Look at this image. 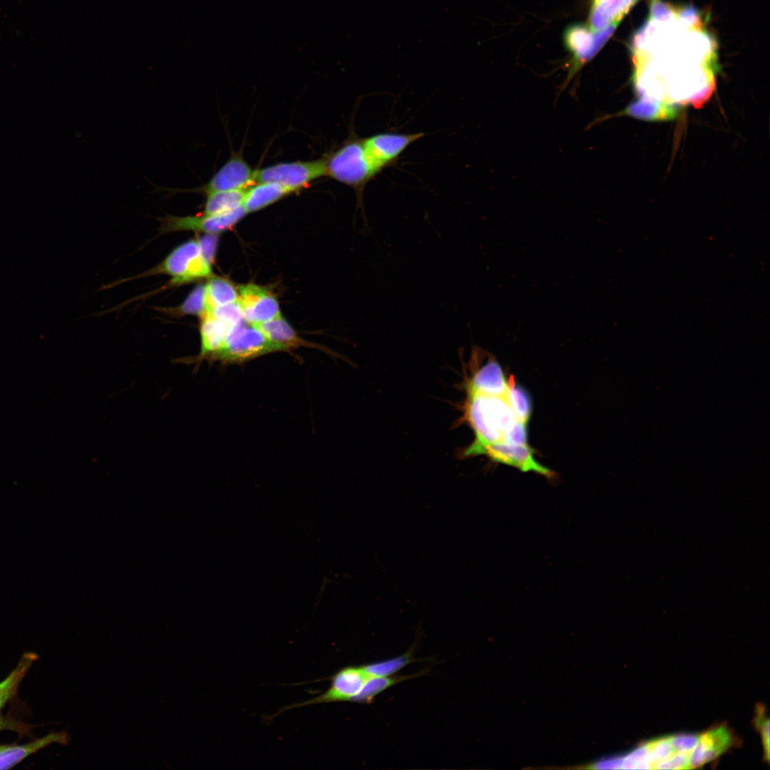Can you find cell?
<instances>
[{
    "label": "cell",
    "instance_id": "6da1fadb",
    "mask_svg": "<svg viewBox=\"0 0 770 770\" xmlns=\"http://www.w3.org/2000/svg\"><path fill=\"white\" fill-rule=\"evenodd\" d=\"M463 418L473 431V443L463 456H474L481 447L503 442L504 434L518 420L505 396L466 390Z\"/></svg>",
    "mask_w": 770,
    "mask_h": 770
},
{
    "label": "cell",
    "instance_id": "7a4b0ae2",
    "mask_svg": "<svg viewBox=\"0 0 770 770\" xmlns=\"http://www.w3.org/2000/svg\"><path fill=\"white\" fill-rule=\"evenodd\" d=\"M324 158L325 176L354 190L358 207L361 210L365 230L369 231L364 208L363 195L366 185L379 173L365 151L363 138L352 133L339 148Z\"/></svg>",
    "mask_w": 770,
    "mask_h": 770
},
{
    "label": "cell",
    "instance_id": "3957f363",
    "mask_svg": "<svg viewBox=\"0 0 770 770\" xmlns=\"http://www.w3.org/2000/svg\"><path fill=\"white\" fill-rule=\"evenodd\" d=\"M150 274H165L174 284H181L211 274V264L205 257L199 240H189L174 249Z\"/></svg>",
    "mask_w": 770,
    "mask_h": 770
},
{
    "label": "cell",
    "instance_id": "277c9868",
    "mask_svg": "<svg viewBox=\"0 0 770 770\" xmlns=\"http://www.w3.org/2000/svg\"><path fill=\"white\" fill-rule=\"evenodd\" d=\"M276 351L281 349L254 326L242 322L232 329L224 345L211 361L240 363Z\"/></svg>",
    "mask_w": 770,
    "mask_h": 770
},
{
    "label": "cell",
    "instance_id": "5b68a950",
    "mask_svg": "<svg viewBox=\"0 0 770 770\" xmlns=\"http://www.w3.org/2000/svg\"><path fill=\"white\" fill-rule=\"evenodd\" d=\"M323 176H325V160L320 158L279 163L259 169L255 172V183H277L295 192Z\"/></svg>",
    "mask_w": 770,
    "mask_h": 770
},
{
    "label": "cell",
    "instance_id": "8992f818",
    "mask_svg": "<svg viewBox=\"0 0 770 770\" xmlns=\"http://www.w3.org/2000/svg\"><path fill=\"white\" fill-rule=\"evenodd\" d=\"M369 677L362 665L344 667L329 678L330 685L324 692L302 702L284 707L272 717L294 708L327 703L352 702Z\"/></svg>",
    "mask_w": 770,
    "mask_h": 770
},
{
    "label": "cell",
    "instance_id": "52a82bcc",
    "mask_svg": "<svg viewBox=\"0 0 770 770\" xmlns=\"http://www.w3.org/2000/svg\"><path fill=\"white\" fill-rule=\"evenodd\" d=\"M423 135L422 132H383L363 138V143L371 164L379 173L392 165L409 145Z\"/></svg>",
    "mask_w": 770,
    "mask_h": 770
},
{
    "label": "cell",
    "instance_id": "ba28073f",
    "mask_svg": "<svg viewBox=\"0 0 770 770\" xmlns=\"http://www.w3.org/2000/svg\"><path fill=\"white\" fill-rule=\"evenodd\" d=\"M247 214L243 207L232 210L212 215L202 214L196 216L168 215L161 219L160 232L168 233L175 231L193 230L206 234H217L237 223Z\"/></svg>",
    "mask_w": 770,
    "mask_h": 770
},
{
    "label": "cell",
    "instance_id": "9c48e42d",
    "mask_svg": "<svg viewBox=\"0 0 770 770\" xmlns=\"http://www.w3.org/2000/svg\"><path fill=\"white\" fill-rule=\"evenodd\" d=\"M534 451L528 445H513L505 442L488 444L479 448L474 456L485 455L491 461L513 466L523 472H534L549 479L555 473L538 463Z\"/></svg>",
    "mask_w": 770,
    "mask_h": 770
},
{
    "label": "cell",
    "instance_id": "30bf717a",
    "mask_svg": "<svg viewBox=\"0 0 770 770\" xmlns=\"http://www.w3.org/2000/svg\"><path fill=\"white\" fill-rule=\"evenodd\" d=\"M615 23L601 31H593L581 24L571 26L564 35L565 44L573 54L575 71L591 59L603 46L616 29Z\"/></svg>",
    "mask_w": 770,
    "mask_h": 770
},
{
    "label": "cell",
    "instance_id": "8fae6325",
    "mask_svg": "<svg viewBox=\"0 0 770 770\" xmlns=\"http://www.w3.org/2000/svg\"><path fill=\"white\" fill-rule=\"evenodd\" d=\"M239 291V302L247 323L255 324L280 314L277 299L265 288L247 284L240 286Z\"/></svg>",
    "mask_w": 770,
    "mask_h": 770
},
{
    "label": "cell",
    "instance_id": "7c38bea8",
    "mask_svg": "<svg viewBox=\"0 0 770 770\" xmlns=\"http://www.w3.org/2000/svg\"><path fill=\"white\" fill-rule=\"evenodd\" d=\"M255 172L240 154L232 155L204 187L206 193L246 190L255 183Z\"/></svg>",
    "mask_w": 770,
    "mask_h": 770
},
{
    "label": "cell",
    "instance_id": "4fadbf2b",
    "mask_svg": "<svg viewBox=\"0 0 770 770\" xmlns=\"http://www.w3.org/2000/svg\"><path fill=\"white\" fill-rule=\"evenodd\" d=\"M232 327L223 321L207 313L202 317L200 326V351L195 357L183 358L178 360L186 364L195 366L203 360L211 361L214 355L224 345Z\"/></svg>",
    "mask_w": 770,
    "mask_h": 770
},
{
    "label": "cell",
    "instance_id": "5bb4252c",
    "mask_svg": "<svg viewBox=\"0 0 770 770\" xmlns=\"http://www.w3.org/2000/svg\"><path fill=\"white\" fill-rule=\"evenodd\" d=\"M508 389V381L494 359H488L475 371L466 382V390L488 395L505 396Z\"/></svg>",
    "mask_w": 770,
    "mask_h": 770
},
{
    "label": "cell",
    "instance_id": "9a60e30c",
    "mask_svg": "<svg viewBox=\"0 0 770 770\" xmlns=\"http://www.w3.org/2000/svg\"><path fill=\"white\" fill-rule=\"evenodd\" d=\"M732 744L730 731L722 725L699 735L692 752L690 768L702 766L724 753Z\"/></svg>",
    "mask_w": 770,
    "mask_h": 770
},
{
    "label": "cell",
    "instance_id": "2e32d148",
    "mask_svg": "<svg viewBox=\"0 0 770 770\" xmlns=\"http://www.w3.org/2000/svg\"><path fill=\"white\" fill-rule=\"evenodd\" d=\"M637 0H593L589 16L590 28L595 31L620 23Z\"/></svg>",
    "mask_w": 770,
    "mask_h": 770
},
{
    "label": "cell",
    "instance_id": "e0dca14e",
    "mask_svg": "<svg viewBox=\"0 0 770 770\" xmlns=\"http://www.w3.org/2000/svg\"><path fill=\"white\" fill-rule=\"evenodd\" d=\"M68 741V735L61 732L51 733L24 745L2 746L0 748V769H10L29 755L53 743L66 745Z\"/></svg>",
    "mask_w": 770,
    "mask_h": 770
},
{
    "label": "cell",
    "instance_id": "ac0fdd59",
    "mask_svg": "<svg viewBox=\"0 0 770 770\" xmlns=\"http://www.w3.org/2000/svg\"><path fill=\"white\" fill-rule=\"evenodd\" d=\"M291 193L279 183L258 182L246 189L242 207L246 213L258 211Z\"/></svg>",
    "mask_w": 770,
    "mask_h": 770
},
{
    "label": "cell",
    "instance_id": "d6986e66",
    "mask_svg": "<svg viewBox=\"0 0 770 770\" xmlns=\"http://www.w3.org/2000/svg\"><path fill=\"white\" fill-rule=\"evenodd\" d=\"M252 325L270 342L277 346L281 351L296 347L303 343L281 314L267 321Z\"/></svg>",
    "mask_w": 770,
    "mask_h": 770
},
{
    "label": "cell",
    "instance_id": "ffe728a7",
    "mask_svg": "<svg viewBox=\"0 0 770 770\" xmlns=\"http://www.w3.org/2000/svg\"><path fill=\"white\" fill-rule=\"evenodd\" d=\"M634 74L639 88L645 96H648V97L651 96V98L653 100L665 102V94L662 96L652 88L637 72L635 71ZM714 71H710L693 90L687 93L684 92L686 102H691L695 106H701L702 103L704 102L713 91L714 86ZM682 96H684V94Z\"/></svg>",
    "mask_w": 770,
    "mask_h": 770
},
{
    "label": "cell",
    "instance_id": "44dd1931",
    "mask_svg": "<svg viewBox=\"0 0 770 770\" xmlns=\"http://www.w3.org/2000/svg\"><path fill=\"white\" fill-rule=\"evenodd\" d=\"M625 113L642 120H662L673 119L678 109L671 104L641 98L630 104Z\"/></svg>",
    "mask_w": 770,
    "mask_h": 770
},
{
    "label": "cell",
    "instance_id": "7402d4cb",
    "mask_svg": "<svg viewBox=\"0 0 770 770\" xmlns=\"http://www.w3.org/2000/svg\"><path fill=\"white\" fill-rule=\"evenodd\" d=\"M207 313L212 309L239 300L232 284L227 280L212 277L205 284Z\"/></svg>",
    "mask_w": 770,
    "mask_h": 770
},
{
    "label": "cell",
    "instance_id": "603a6c76",
    "mask_svg": "<svg viewBox=\"0 0 770 770\" xmlns=\"http://www.w3.org/2000/svg\"><path fill=\"white\" fill-rule=\"evenodd\" d=\"M421 674V673L412 675L369 677L359 693L354 698L352 702L366 704H371L378 694L389 687L404 680L419 677Z\"/></svg>",
    "mask_w": 770,
    "mask_h": 770
},
{
    "label": "cell",
    "instance_id": "cb8c5ba5",
    "mask_svg": "<svg viewBox=\"0 0 770 770\" xmlns=\"http://www.w3.org/2000/svg\"><path fill=\"white\" fill-rule=\"evenodd\" d=\"M245 190L207 192L203 213L206 215L218 214L242 206Z\"/></svg>",
    "mask_w": 770,
    "mask_h": 770
},
{
    "label": "cell",
    "instance_id": "d4e9b609",
    "mask_svg": "<svg viewBox=\"0 0 770 770\" xmlns=\"http://www.w3.org/2000/svg\"><path fill=\"white\" fill-rule=\"evenodd\" d=\"M36 657L34 653H26L15 669L0 682V709L14 694Z\"/></svg>",
    "mask_w": 770,
    "mask_h": 770
},
{
    "label": "cell",
    "instance_id": "484cf974",
    "mask_svg": "<svg viewBox=\"0 0 770 770\" xmlns=\"http://www.w3.org/2000/svg\"><path fill=\"white\" fill-rule=\"evenodd\" d=\"M414 650L388 659L362 665L365 672L369 677H387L397 673L410 663L416 661Z\"/></svg>",
    "mask_w": 770,
    "mask_h": 770
},
{
    "label": "cell",
    "instance_id": "4316f807",
    "mask_svg": "<svg viewBox=\"0 0 770 770\" xmlns=\"http://www.w3.org/2000/svg\"><path fill=\"white\" fill-rule=\"evenodd\" d=\"M505 396L517 419L527 424L532 412V401L528 392L511 381L508 382V389Z\"/></svg>",
    "mask_w": 770,
    "mask_h": 770
},
{
    "label": "cell",
    "instance_id": "83f0119b",
    "mask_svg": "<svg viewBox=\"0 0 770 770\" xmlns=\"http://www.w3.org/2000/svg\"><path fill=\"white\" fill-rule=\"evenodd\" d=\"M177 314L198 315L201 318L207 314L205 284L196 287L183 303L177 309Z\"/></svg>",
    "mask_w": 770,
    "mask_h": 770
},
{
    "label": "cell",
    "instance_id": "f1b7e54d",
    "mask_svg": "<svg viewBox=\"0 0 770 770\" xmlns=\"http://www.w3.org/2000/svg\"><path fill=\"white\" fill-rule=\"evenodd\" d=\"M676 20L685 29H702L703 20L700 11L692 5L675 7Z\"/></svg>",
    "mask_w": 770,
    "mask_h": 770
},
{
    "label": "cell",
    "instance_id": "f546056e",
    "mask_svg": "<svg viewBox=\"0 0 770 770\" xmlns=\"http://www.w3.org/2000/svg\"><path fill=\"white\" fill-rule=\"evenodd\" d=\"M208 313L223 321L232 328L240 324L244 320L239 300L215 307Z\"/></svg>",
    "mask_w": 770,
    "mask_h": 770
},
{
    "label": "cell",
    "instance_id": "4dcf8cb0",
    "mask_svg": "<svg viewBox=\"0 0 770 770\" xmlns=\"http://www.w3.org/2000/svg\"><path fill=\"white\" fill-rule=\"evenodd\" d=\"M649 20L658 24H668L675 21V7L660 0H652Z\"/></svg>",
    "mask_w": 770,
    "mask_h": 770
},
{
    "label": "cell",
    "instance_id": "1f68e13d",
    "mask_svg": "<svg viewBox=\"0 0 770 770\" xmlns=\"http://www.w3.org/2000/svg\"><path fill=\"white\" fill-rule=\"evenodd\" d=\"M754 724L757 729L759 731L761 736L763 746L764 748L765 759L769 760V720L766 717L765 712V708L759 704L756 707V716L754 717Z\"/></svg>",
    "mask_w": 770,
    "mask_h": 770
},
{
    "label": "cell",
    "instance_id": "d6a6232c",
    "mask_svg": "<svg viewBox=\"0 0 770 770\" xmlns=\"http://www.w3.org/2000/svg\"><path fill=\"white\" fill-rule=\"evenodd\" d=\"M527 427L519 420H516L504 434L503 442L513 445H525L527 443Z\"/></svg>",
    "mask_w": 770,
    "mask_h": 770
},
{
    "label": "cell",
    "instance_id": "836d02e7",
    "mask_svg": "<svg viewBox=\"0 0 770 770\" xmlns=\"http://www.w3.org/2000/svg\"><path fill=\"white\" fill-rule=\"evenodd\" d=\"M198 240L205 257L208 262L211 264L214 258L217 245V237L215 234H207V235L203 236Z\"/></svg>",
    "mask_w": 770,
    "mask_h": 770
},
{
    "label": "cell",
    "instance_id": "e575fe53",
    "mask_svg": "<svg viewBox=\"0 0 770 770\" xmlns=\"http://www.w3.org/2000/svg\"><path fill=\"white\" fill-rule=\"evenodd\" d=\"M17 724L0 714V731L4 729H17Z\"/></svg>",
    "mask_w": 770,
    "mask_h": 770
},
{
    "label": "cell",
    "instance_id": "d590c367",
    "mask_svg": "<svg viewBox=\"0 0 770 770\" xmlns=\"http://www.w3.org/2000/svg\"><path fill=\"white\" fill-rule=\"evenodd\" d=\"M1 746H0V748H1Z\"/></svg>",
    "mask_w": 770,
    "mask_h": 770
}]
</instances>
